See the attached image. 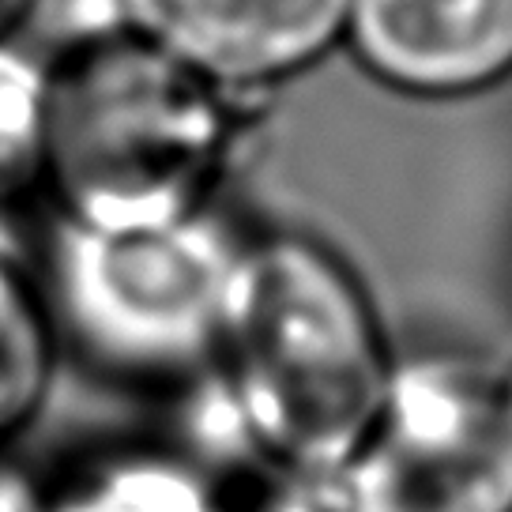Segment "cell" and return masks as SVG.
<instances>
[{"instance_id":"6da1fadb","label":"cell","mask_w":512,"mask_h":512,"mask_svg":"<svg viewBox=\"0 0 512 512\" xmlns=\"http://www.w3.org/2000/svg\"><path fill=\"white\" fill-rule=\"evenodd\" d=\"M400 354L366 283L305 230H245L208 400L249 467H343L369 437Z\"/></svg>"},{"instance_id":"7a4b0ae2","label":"cell","mask_w":512,"mask_h":512,"mask_svg":"<svg viewBox=\"0 0 512 512\" xmlns=\"http://www.w3.org/2000/svg\"><path fill=\"white\" fill-rule=\"evenodd\" d=\"M46 64L38 196L53 223L132 234L223 204L234 98L125 27Z\"/></svg>"},{"instance_id":"3957f363","label":"cell","mask_w":512,"mask_h":512,"mask_svg":"<svg viewBox=\"0 0 512 512\" xmlns=\"http://www.w3.org/2000/svg\"><path fill=\"white\" fill-rule=\"evenodd\" d=\"M241 238L223 204L132 234L49 219L38 260L64 362L113 392L192 400L211 381Z\"/></svg>"},{"instance_id":"277c9868","label":"cell","mask_w":512,"mask_h":512,"mask_svg":"<svg viewBox=\"0 0 512 512\" xmlns=\"http://www.w3.org/2000/svg\"><path fill=\"white\" fill-rule=\"evenodd\" d=\"M358 512H512V418L501 366L411 354L362 448L343 464Z\"/></svg>"},{"instance_id":"5b68a950","label":"cell","mask_w":512,"mask_h":512,"mask_svg":"<svg viewBox=\"0 0 512 512\" xmlns=\"http://www.w3.org/2000/svg\"><path fill=\"white\" fill-rule=\"evenodd\" d=\"M121 27L238 98L343 46L347 0H117Z\"/></svg>"},{"instance_id":"8992f818","label":"cell","mask_w":512,"mask_h":512,"mask_svg":"<svg viewBox=\"0 0 512 512\" xmlns=\"http://www.w3.org/2000/svg\"><path fill=\"white\" fill-rule=\"evenodd\" d=\"M343 46L400 95H479L512 76V0H347Z\"/></svg>"},{"instance_id":"52a82bcc","label":"cell","mask_w":512,"mask_h":512,"mask_svg":"<svg viewBox=\"0 0 512 512\" xmlns=\"http://www.w3.org/2000/svg\"><path fill=\"white\" fill-rule=\"evenodd\" d=\"M241 479L192 437L121 433L49 467L46 512H241Z\"/></svg>"},{"instance_id":"ba28073f","label":"cell","mask_w":512,"mask_h":512,"mask_svg":"<svg viewBox=\"0 0 512 512\" xmlns=\"http://www.w3.org/2000/svg\"><path fill=\"white\" fill-rule=\"evenodd\" d=\"M61 366L38 234L19 226L12 204H0V448H19L38 426Z\"/></svg>"},{"instance_id":"9c48e42d","label":"cell","mask_w":512,"mask_h":512,"mask_svg":"<svg viewBox=\"0 0 512 512\" xmlns=\"http://www.w3.org/2000/svg\"><path fill=\"white\" fill-rule=\"evenodd\" d=\"M46 68V57L23 38L0 42V204L12 208L38 192Z\"/></svg>"},{"instance_id":"30bf717a","label":"cell","mask_w":512,"mask_h":512,"mask_svg":"<svg viewBox=\"0 0 512 512\" xmlns=\"http://www.w3.org/2000/svg\"><path fill=\"white\" fill-rule=\"evenodd\" d=\"M0 512H46V471L19 448H0Z\"/></svg>"},{"instance_id":"8fae6325","label":"cell","mask_w":512,"mask_h":512,"mask_svg":"<svg viewBox=\"0 0 512 512\" xmlns=\"http://www.w3.org/2000/svg\"><path fill=\"white\" fill-rule=\"evenodd\" d=\"M34 0H0V42L4 38H19L27 19H31Z\"/></svg>"},{"instance_id":"7c38bea8","label":"cell","mask_w":512,"mask_h":512,"mask_svg":"<svg viewBox=\"0 0 512 512\" xmlns=\"http://www.w3.org/2000/svg\"><path fill=\"white\" fill-rule=\"evenodd\" d=\"M501 396H505V407H509V418H512V362L501 366Z\"/></svg>"}]
</instances>
